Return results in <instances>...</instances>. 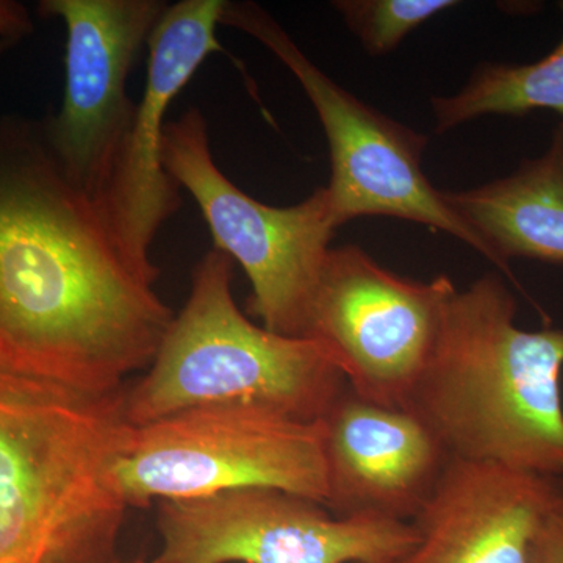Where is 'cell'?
<instances>
[{"instance_id": "6", "label": "cell", "mask_w": 563, "mask_h": 563, "mask_svg": "<svg viewBox=\"0 0 563 563\" xmlns=\"http://www.w3.org/2000/svg\"><path fill=\"white\" fill-rule=\"evenodd\" d=\"M162 162L201 209L213 250L246 273L247 312L268 331L307 339L329 243L340 228L325 187L291 207L255 201L218 168L206 118L196 107L166 122Z\"/></svg>"}, {"instance_id": "4", "label": "cell", "mask_w": 563, "mask_h": 563, "mask_svg": "<svg viewBox=\"0 0 563 563\" xmlns=\"http://www.w3.org/2000/svg\"><path fill=\"white\" fill-rule=\"evenodd\" d=\"M233 261L217 250L196 265L147 372L122 393L133 428L209 407H247L322 421L347 383L321 343L252 322L232 295Z\"/></svg>"}, {"instance_id": "1", "label": "cell", "mask_w": 563, "mask_h": 563, "mask_svg": "<svg viewBox=\"0 0 563 563\" xmlns=\"http://www.w3.org/2000/svg\"><path fill=\"white\" fill-rule=\"evenodd\" d=\"M176 317L122 258L43 121L0 118V374L109 396Z\"/></svg>"}, {"instance_id": "9", "label": "cell", "mask_w": 563, "mask_h": 563, "mask_svg": "<svg viewBox=\"0 0 563 563\" xmlns=\"http://www.w3.org/2000/svg\"><path fill=\"white\" fill-rule=\"evenodd\" d=\"M455 290L443 274L428 282L406 279L355 244L333 247L307 339L328 350L355 396L404 410Z\"/></svg>"}, {"instance_id": "17", "label": "cell", "mask_w": 563, "mask_h": 563, "mask_svg": "<svg viewBox=\"0 0 563 563\" xmlns=\"http://www.w3.org/2000/svg\"><path fill=\"white\" fill-rule=\"evenodd\" d=\"M529 563H563V493L547 510L537 528Z\"/></svg>"}, {"instance_id": "18", "label": "cell", "mask_w": 563, "mask_h": 563, "mask_svg": "<svg viewBox=\"0 0 563 563\" xmlns=\"http://www.w3.org/2000/svg\"><path fill=\"white\" fill-rule=\"evenodd\" d=\"M33 32L31 13L20 2L0 0V40L20 43Z\"/></svg>"}, {"instance_id": "19", "label": "cell", "mask_w": 563, "mask_h": 563, "mask_svg": "<svg viewBox=\"0 0 563 563\" xmlns=\"http://www.w3.org/2000/svg\"><path fill=\"white\" fill-rule=\"evenodd\" d=\"M14 44L16 43H11V41L7 40H0V54H2V52H5L7 49H10V47L14 46Z\"/></svg>"}, {"instance_id": "3", "label": "cell", "mask_w": 563, "mask_h": 563, "mask_svg": "<svg viewBox=\"0 0 563 563\" xmlns=\"http://www.w3.org/2000/svg\"><path fill=\"white\" fill-rule=\"evenodd\" d=\"M122 393L0 374V563H111L129 510Z\"/></svg>"}, {"instance_id": "10", "label": "cell", "mask_w": 563, "mask_h": 563, "mask_svg": "<svg viewBox=\"0 0 563 563\" xmlns=\"http://www.w3.org/2000/svg\"><path fill=\"white\" fill-rule=\"evenodd\" d=\"M165 0H43L41 16L66 25V84L47 140L70 179L95 201L131 132L129 74L162 20Z\"/></svg>"}, {"instance_id": "15", "label": "cell", "mask_w": 563, "mask_h": 563, "mask_svg": "<svg viewBox=\"0 0 563 563\" xmlns=\"http://www.w3.org/2000/svg\"><path fill=\"white\" fill-rule=\"evenodd\" d=\"M563 13V2H559ZM435 132L484 114L523 117L533 110L563 114V36L550 54L528 65H484L463 90L432 99Z\"/></svg>"}, {"instance_id": "16", "label": "cell", "mask_w": 563, "mask_h": 563, "mask_svg": "<svg viewBox=\"0 0 563 563\" xmlns=\"http://www.w3.org/2000/svg\"><path fill=\"white\" fill-rule=\"evenodd\" d=\"M333 9L372 55L388 54L422 22L461 2L455 0H339Z\"/></svg>"}, {"instance_id": "13", "label": "cell", "mask_w": 563, "mask_h": 563, "mask_svg": "<svg viewBox=\"0 0 563 563\" xmlns=\"http://www.w3.org/2000/svg\"><path fill=\"white\" fill-rule=\"evenodd\" d=\"M563 479L496 463L455 461L412 523L417 543L395 563H529Z\"/></svg>"}, {"instance_id": "5", "label": "cell", "mask_w": 563, "mask_h": 563, "mask_svg": "<svg viewBox=\"0 0 563 563\" xmlns=\"http://www.w3.org/2000/svg\"><path fill=\"white\" fill-rule=\"evenodd\" d=\"M132 507L273 488L325 507L324 422L247 407H209L133 428L117 465Z\"/></svg>"}, {"instance_id": "12", "label": "cell", "mask_w": 563, "mask_h": 563, "mask_svg": "<svg viewBox=\"0 0 563 563\" xmlns=\"http://www.w3.org/2000/svg\"><path fill=\"white\" fill-rule=\"evenodd\" d=\"M322 422L325 509L410 523L450 462L431 431L407 410L365 401L350 388Z\"/></svg>"}, {"instance_id": "20", "label": "cell", "mask_w": 563, "mask_h": 563, "mask_svg": "<svg viewBox=\"0 0 563 563\" xmlns=\"http://www.w3.org/2000/svg\"><path fill=\"white\" fill-rule=\"evenodd\" d=\"M133 563H143V562H141V561H135V562H133Z\"/></svg>"}, {"instance_id": "2", "label": "cell", "mask_w": 563, "mask_h": 563, "mask_svg": "<svg viewBox=\"0 0 563 563\" xmlns=\"http://www.w3.org/2000/svg\"><path fill=\"white\" fill-rule=\"evenodd\" d=\"M498 274L448 298L404 410L455 461L563 477V329L526 331Z\"/></svg>"}, {"instance_id": "14", "label": "cell", "mask_w": 563, "mask_h": 563, "mask_svg": "<svg viewBox=\"0 0 563 563\" xmlns=\"http://www.w3.org/2000/svg\"><path fill=\"white\" fill-rule=\"evenodd\" d=\"M444 198L510 279L512 258L563 263V121L540 157L525 161L504 179L444 192Z\"/></svg>"}, {"instance_id": "7", "label": "cell", "mask_w": 563, "mask_h": 563, "mask_svg": "<svg viewBox=\"0 0 563 563\" xmlns=\"http://www.w3.org/2000/svg\"><path fill=\"white\" fill-rule=\"evenodd\" d=\"M220 24L263 44L290 69L312 102L331 150L332 177L325 190L336 224L372 214L418 222L455 236L496 266L490 247L422 173L428 136L384 117L340 87L257 3L225 0Z\"/></svg>"}, {"instance_id": "8", "label": "cell", "mask_w": 563, "mask_h": 563, "mask_svg": "<svg viewBox=\"0 0 563 563\" xmlns=\"http://www.w3.org/2000/svg\"><path fill=\"white\" fill-rule=\"evenodd\" d=\"M157 504L152 563H395L417 543L412 523L335 517L273 488Z\"/></svg>"}, {"instance_id": "11", "label": "cell", "mask_w": 563, "mask_h": 563, "mask_svg": "<svg viewBox=\"0 0 563 563\" xmlns=\"http://www.w3.org/2000/svg\"><path fill=\"white\" fill-rule=\"evenodd\" d=\"M224 3L181 0L166 9L147 41L146 87L131 132L95 198L122 258L151 284L161 276L152 244L181 203L180 187L162 162L166 111L202 63L225 52L217 36Z\"/></svg>"}]
</instances>
